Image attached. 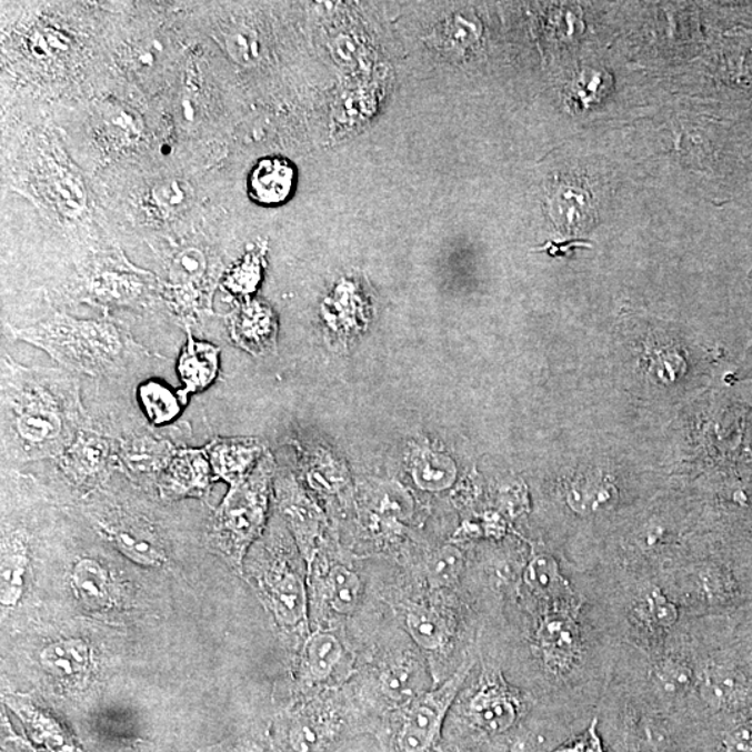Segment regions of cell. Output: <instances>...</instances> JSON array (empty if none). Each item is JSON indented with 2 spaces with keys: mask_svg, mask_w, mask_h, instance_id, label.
I'll return each instance as SVG.
<instances>
[{
  "mask_svg": "<svg viewBox=\"0 0 752 752\" xmlns=\"http://www.w3.org/2000/svg\"><path fill=\"white\" fill-rule=\"evenodd\" d=\"M2 394L10 437L26 458H59L87 428L77 383L58 371L31 370L3 357Z\"/></svg>",
  "mask_w": 752,
  "mask_h": 752,
  "instance_id": "cell-1",
  "label": "cell"
},
{
  "mask_svg": "<svg viewBox=\"0 0 752 752\" xmlns=\"http://www.w3.org/2000/svg\"><path fill=\"white\" fill-rule=\"evenodd\" d=\"M14 338L46 351L70 371L102 377L117 371L131 353L140 351L128 334L107 322L58 320L14 329Z\"/></svg>",
  "mask_w": 752,
  "mask_h": 752,
  "instance_id": "cell-2",
  "label": "cell"
},
{
  "mask_svg": "<svg viewBox=\"0 0 752 752\" xmlns=\"http://www.w3.org/2000/svg\"><path fill=\"white\" fill-rule=\"evenodd\" d=\"M274 470L271 452L263 453L254 471L238 487H233L221 512L218 530L224 545L243 551L260 534L265 521L269 484Z\"/></svg>",
  "mask_w": 752,
  "mask_h": 752,
  "instance_id": "cell-3",
  "label": "cell"
},
{
  "mask_svg": "<svg viewBox=\"0 0 752 752\" xmlns=\"http://www.w3.org/2000/svg\"><path fill=\"white\" fill-rule=\"evenodd\" d=\"M467 671H460L437 690L417 696L408 704L402 726L398 733L399 749L403 752H425L431 749L442 732L444 716L459 694Z\"/></svg>",
  "mask_w": 752,
  "mask_h": 752,
  "instance_id": "cell-4",
  "label": "cell"
},
{
  "mask_svg": "<svg viewBox=\"0 0 752 752\" xmlns=\"http://www.w3.org/2000/svg\"><path fill=\"white\" fill-rule=\"evenodd\" d=\"M181 388L180 397L189 402L190 397L207 391L218 380L221 371V349L189 332L176 364Z\"/></svg>",
  "mask_w": 752,
  "mask_h": 752,
  "instance_id": "cell-5",
  "label": "cell"
},
{
  "mask_svg": "<svg viewBox=\"0 0 752 752\" xmlns=\"http://www.w3.org/2000/svg\"><path fill=\"white\" fill-rule=\"evenodd\" d=\"M232 342L252 355H267L277 349L278 320L268 305L252 301L230 317Z\"/></svg>",
  "mask_w": 752,
  "mask_h": 752,
  "instance_id": "cell-6",
  "label": "cell"
},
{
  "mask_svg": "<svg viewBox=\"0 0 752 752\" xmlns=\"http://www.w3.org/2000/svg\"><path fill=\"white\" fill-rule=\"evenodd\" d=\"M218 479L238 487L254 471L267 449L255 438H217L204 448Z\"/></svg>",
  "mask_w": 752,
  "mask_h": 752,
  "instance_id": "cell-7",
  "label": "cell"
},
{
  "mask_svg": "<svg viewBox=\"0 0 752 752\" xmlns=\"http://www.w3.org/2000/svg\"><path fill=\"white\" fill-rule=\"evenodd\" d=\"M470 715L484 732L501 734L518 721L519 704L501 679L488 676L470 702Z\"/></svg>",
  "mask_w": 752,
  "mask_h": 752,
  "instance_id": "cell-8",
  "label": "cell"
},
{
  "mask_svg": "<svg viewBox=\"0 0 752 752\" xmlns=\"http://www.w3.org/2000/svg\"><path fill=\"white\" fill-rule=\"evenodd\" d=\"M212 467L205 449H174L162 470L163 490L170 495L200 493L210 484Z\"/></svg>",
  "mask_w": 752,
  "mask_h": 752,
  "instance_id": "cell-9",
  "label": "cell"
},
{
  "mask_svg": "<svg viewBox=\"0 0 752 752\" xmlns=\"http://www.w3.org/2000/svg\"><path fill=\"white\" fill-rule=\"evenodd\" d=\"M111 455H113L112 442L101 433L86 428L63 450L59 460L66 473L82 481L107 469Z\"/></svg>",
  "mask_w": 752,
  "mask_h": 752,
  "instance_id": "cell-10",
  "label": "cell"
},
{
  "mask_svg": "<svg viewBox=\"0 0 752 752\" xmlns=\"http://www.w3.org/2000/svg\"><path fill=\"white\" fill-rule=\"evenodd\" d=\"M293 164L283 158L261 159L251 170L249 194L262 205H278L289 199L294 186Z\"/></svg>",
  "mask_w": 752,
  "mask_h": 752,
  "instance_id": "cell-11",
  "label": "cell"
},
{
  "mask_svg": "<svg viewBox=\"0 0 752 752\" xmlns=\"http://www.w3.org/2000/svg\"><path fill=\"white\" fill-rule=\"evenodd\" d=\"M538 639L553 669H566L579 655V629L569 614L554 613L543 620Z\"/></svg>",
  "mask_w": 752,
  "mask_h": 752,
  "instance_id": "cell-12",
  "label": "cell"
},
{
  "mask_svg": "<svg viewBox=\"0 0 752 752\" xmlns=\"http://www.w3.org/2000/svg\"><path fill=\"white\" fill-rule=\"evenodd\" d=\"M430 679L425 668L413 658H402L388 665L381 674V689L389 700L410 704L417 696L427 693Z\"/></svg>",
  "mask_w": 752,
  "mask_h": 752,
  "instance_id": "cell-13",
  "label": "cell"
},
{
  "mask_svg": "<svg viewBox=\"0 0 752 752\" xmlns=\"http://www.w3.org/2000/svg\"><path fill=\"white\" fill-rule=\"evenodd\" d=\"M137 400H139L142 413L153 427L172 424L183 413L187 404L179 391H173L167 382L161 380L142 382L137 388Z\"/></svg>",
  "mask_w": 752,
  "mask_h": 752,
  "instance_id": "cell-14",
  "label": "cell"
},
{
  "mask_svg": "<svg viewBox=\"0 0 752 752\" xmlns=\"http://www.w3.org/2000/svg\"><path fill=\"white\" fill-rule=\"evenodd\" d=\"M40 662L51 676L71 680L90 668V650L81 640L53 641L41 651Z\"/></svg>",
  "mask_w": 752,
  "mask_h": 752,
  "instance_id": "cell-15",
  "label": "cell"
},
{
  "mask_svg": "<svg viewBox=\"0 0 752 752\" xmlns=\"http://www.w3.org/2000/svg\"><path fill=\"white\" fill-rule=\"evenodd\" d=\"M269 591L274 616L279 623L295 625L303 622L307 614V592L298 573L284 570L272 581Z\"/></svg>",
  "mask_w": 752,
  "mask_h": 752,
  "instance_id": "cell-16",
  "label": "cell"
},
{
  "mask_svg": "<svg viewBox=\"0 0 752 752\" xmlns=\"http://www.w3.org/2000/svg\"><path fill=\"white\" fill-rule=\"evenodd\" d=\"M364 498L372 523H400L414 512L413 498L399 484L373 485L368 488Z\"/></svg>",
  "mask_w": 752,
  "mask_h": 752,
  "instance_id": "cell-17",
  "label": "cell"
},
{
  "mask_svg": "<svg viewBox=\"0 0 752 752\" xmlns=\"http://www.w3.org/2000/svg\"><path fill=\"white\" fill-rule=\"evenodd\" d=\"M29 566L27 557V543L20 532L8 538L3 543L2 572H0V600L3 606H12L18 603L24 589V575Z\"/></svg>",
  "mask_w": 752,
  "mask_h": 752,
  "instance_id": "cell-18",
  "label": "cell"
},
{
  "mask_svg": "<svg viewBox=\"0 0 752 752\" xmlns=\"http://www.w3.org/2000/svg\"><path fill=\"white\" fill-rule=\"evenodd\" d=\"M103 534L111 540L120 552L136 563L144 566H161L164 562V552L152 537L136 527L126 524L102 525Z\"/></svg>",
  "mask_w": 752,
  "mask_h": 752,
  "instance_id": "cell-19",
  "label": "cell"
},
{
  "mask_svg": "<svg viewBox=\"0 0 752 752\" xmlns=\"http://www.w3.org/2000/svg\"><path fill=\"white\" fill-rule=\"evenodd\" d=\"M173 452L174 449L168 442L158 441L152 437L130 439L117 448L120 461L137 473L163 470Z\"/></svg>",
  "mask_w": 752,
  "mask_h": 752,
  "instance_id": "cell-20",
  "label": "cell"
},
{
  "mask_svg": "<svg viewBox=\"0 0 752 752\" xmlns=\"http://www.w3.org/2000/svg\"><path fill=\"white\" fill-rule=\"evenodd\" d=\"M743 678L732 669L712 666L701 679V695L708 704L718 710L739 705L745 699Z\"/></svg>",
  "mask_w": 752,
  "mask_h": 752,
  "instance_id": "cell-21",
  "label": "cell"
},
{
  "mask_svg": "<svg viewBox=\"0 0 752 752\" xmlns=\"http://www.w3.org/2000/svg\"><path fill=\"white\" fill-rule=\"evenodd\" d=\"M310 484L317 490L338 492L342 490L348 475L345 469L329 450L321 447L299 448Z\"/></svg>",
  "mask_w": 752,
  "mask_h": 752,
  "instance_id": "cell-22",
  "label": "cell"
},
{
  "mask_svg": "<svg viewBox=\"0 0 752 752\" xmlns=\"http://www.w3.org/2000/svg\"><path fill=\"white\" fill-rule=\"evenodd\" d=\"M76 594L87 606L101 609L111 601V581L108 572L97 560L81 559L71 573Z\"/></svg>",
  "mask_w": 752,
  "mask_h": 752,
  "instance_id": "cell-23",
  "label": "cell"
},
{
  "mask_svg": "<svg viewBox=\"0 0 752 752\" xmlns=\"http://www.w3.org/2000/svg\"><path fill=\"white\" fill-rule=\"evenodd\" d=\"M343 645L337 635L327 631H317L307 641L304 665L312 680L321 682L331 676L333 669L342 661Z\"/></svg>",
  "mask_w": 752,
  "mask_h": 752,
  "instance_id": "cell-24",
  "label": "cell"
},
{
  "mask_svg": "<svg viewBox=\"0 0 752 752\" xmlns=\"http://www.w3.org/2000/svg\"><path fill=\"white\" fill-rule=\"evenodd\" d=\"M413 477L415 484L424 491H443L452 487L455 479V465L447 455L437 454L427 450L420 452L413 460Z\"/></svg>",
  "mask_w": 752,
  "mask_h": 752,
  "instance_id": "cell-25",
  "label": "cell"
},
{
  "mask_svg": "<svg viewBox=\"0 0 752 752\" xmlns=\"http://www.w3.org/2000/svg\"><path fill=\"white\" fill-rule=\"evenodd\" d=\"M409 633L421 648L437 651L448 640V624L441 614L431 608H417L405 618Z\"/></svg>",
  "mask_w": 752,
  "mask_h": 752,
  "instance_id": "cell-26",
  "label": "cell"
},
{
  "mask_svg": "<svg viewBox=\"0 0 752 752\" xmlns=\"http://www.w3.org/2000/svg\"><path fill=\"white\" fill-rule=\"evenodd\" d=\"M329 602L340 614H350L355 611L361 596V580L353 570L337 564L329 570L327 579Z\"/></svg>",
  "mask_w": 752,
  "mask_h": 752,
  "instance_id": "cell-27",
  "label": "cell"
},
{
  "mask_svg": "<svg viewBox=\"0 0 752 752\" xmlns=\"http://www.w3.org/2000/svg\"><path fill=\"white\" fill-rule=\"evenodd\" d=\"M261 279V257L247 254L224 274L222 289L235 299L245 300L255 293Z\"/></svg>",
  "mask_w": 752,
  "mask_h": 752,
  "instance_id": "cell-28",
  "label": "cell"
},
{
  "mask_svg": "<svg viewBox=\"0 0 752 752\" xmlns=\"http://www.w3.org/2000/svg\"><path fill=\"white\" fill-rule=\"evenodd\" d=\"M208 260L199 249H186L173 257L169 265V282L176 290L194 288L205 277Z\"/></svg>",
  "mask_w": 752,
  "mask_h": 752,
  "instance_id": "cell-29",
  "label": "cell"
},
{
  "mask_svg": "<svg viewBox=\"0 0 752 752\" xmlns=\"http://www.w3.org/2000/svg\"><path fill=\"white\" fill-rule=\"evenodd\" d=\"M525 581L532 591L542 596L562 598L569 592L568 583L560 575L557 563L545 554L532 560L527 569Z\"/></svg>",
  "mask_w": 752,
  "mask_h": 752,
  "instance_id": "cell-30",
  "label": "cell"
},
{
  "mask_svg": "<svg viewBox=\"0 0 752 752\" xmlns=\"http://www.w3.org/2000/svg\"><path fill=\"white\" fill-rule=\"evenodd\" d=\"M694 680L693 669L679 658H666L658 663L653 671L656 689L668 695L678 696L688 693Z\"/></svg>",
  "mask_w": 752,
  "mask_h": 752,
  "instance_id": "cell-31",
  "label": "cell"
},
{
  "mask_svg": "<svg viewBox=\"0 0 752 752\" xmlns=\"http://www.w3.org/2000/svg\"><path fill=\"white\" fill-rule=\"evenodd\" d=\"M463 569V557L459 549L444 547L431 554L427 563V578L433 589L450 586L459 579Z\"/></svg>",
  "mask_w": 752,
  "mask_h": 752,
  "instance_id": "cell-32",
  "label": "cell"
},
{
  "mask_svg": "<svg viewBox=\"0 0 752 752\" xmlns=\"http://www.w3.org/2000/svg\"><path fill=\"white\" fill-rule=\"evenodd\" d=\"M640 612L645 622L656 629L672 628L679 616L678 608L660 590L648 592L641 602Z\"/></svg>",
  "mask_w": 752,
  "mask_h": 752,
  "instance_id": "cell-33",
  "label": "cell"
},
{
  "mask_svg": "<svg viewBox=\"0 0 752 752\" xmlns=\"http://www.w3.org/2000/svg\"><path fill=\"white\" fill-rule=\"evenodd\" d=\"M328 739L329 728L315 719L305 718L295 722L290 732V741L295 752H321L325 749Z\"/></svg>",
  "mask_w": 752,
  "mask_h": 752,
  "instance_id": "cell-34",
  "label": "cell"
},
{
  "mask_svg": "<svg viewBox=\"0 0 752 752\" xmlns=\"http://www.w3.org/2000/svg\"><path fill=\"white\" fill-rule=\"evenodd\" d=\"M153 197L159 205L170 211L183 210L193 199V189L181 180H167L153 189Z\"/></svg>",
  "mask_w": 752,
  "mask_h": 752,
  "instance_id": "cell-35",
  "label": "cell"
},
{
  "mask_svg": "<svg viewBox=\"0 0 752 752\" xmlns=\"http://www.w3.org/2000/svg\"><path fill=\"white\" fill-rule=\"evenodd\" d=\"M726 752H752V721L741 724L724 740Z\"/></svg>",
  "mask_w": 752,
  "mask_h": 752,
  "instance_id": "cell-36",
  "label": "cell"
},
{
  "mask_svg": "<svg viewBox=\"0 0 752 752\" xmlns=\"http://www.w3.org/2000/svg\"><path fill=\"white\" fill-rule=\"evenodd\" d=\"M554 752H603L601 740L596 735V722L574 744Z\"/></svg>",
  "mask_w": 752,
  "mask_h": 752,
  "instance_id": "cell-37",
  "label": "cell"
},
{
  "mask_svg": "<svg viewBox=\"0 0 752 752\" xmlns=\"http://www.w3.org/2000/svg\"><path fill=\"white\" fill-rule=\"evenodd\" d=\"M510 752H532L529 745L524 743H518L513 745V749Z\"/></svg>",
  "mask_w": 752,
  "mask_h": 752,
  "instance_id": "cell-38",
  "label": "cell"
}]
</instances>
